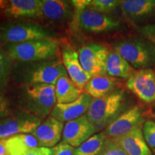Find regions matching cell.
Returning a JSON list of instances; mask_svg holds the SVG:
<instances>
[{
    "label": "cell",
    "mask_w": 155,
    "mask_h": 155,
    "mask_svg": "<svg viewBox=\"0 0 155 155\" xmlns=\"http://www.w3.org/2000/svg\"><path fill=\"white\" fill-rule=\"evenodd\" d=\"M59 50L55 39H42L8 45L7 54L12 60L32 63L57 59Z\"/></svg>",
    "instance_id": "1"
},
{
    "label": "cell",
    "mask_w": 155,
    "mask_h": 155,
    "mask_svg": "<svg viewBox=\"0 0 155 155\" xmlns=\"http://www.w3.org/2000/svg\"><path fill=\"white\" fill-rule=\"evenodd\" d=\"M113 48L134 69H151L155 66V45L143 37L121 40Z\"/></svg>",
    "instance_id": "2"
},
{
    "label": "cell",
    "mask_w": 155,
    "mask_h": 155,
    "mask_svg": "<svg viewBox=\"0 0 155 155\" xmlns=\"http://www.w3.org/2000/svg\"><path fill=\"white\" fill-rule=\"evenodd\" d=\"M125 101V93L121 90L102 98H93L86 116L96 131L106 128L122 114Z\"/></svg>",
    "instance_id": "3"
},
{
    "label": "cell",
    "mask_w": 155,
    "mask_h": 155,
    "mask_svg": "<svg viewBox=\"0 0 155 155\" xmlns=\"http://www.w3.org/2000/svg\"><path fill=\"white\" fill-rule=\"evenodd\" d=\"M22 100L28 112L42 120L51 114L56 105L55 85L28 84Z\"/></svg>",
    "instance_id": "4"
},
{
    "label": "cell",
    "mask_w": 155,
    "mask_h": 155,
    "mask_svg": "<svg viewBox=\"0 0 155 155\" xmlns=\"http://www.w3.org/2000/svg\"><path fill=\"white\" fill-rule=\"evenodd\" d=\"M54 35L40 25L32 23H7L0 26V43L17 44L53 39Z\"/></svg>",
    "instance_id": "5"
},
{
    "label": "cell",
    "mask_w": 155,
    "mask_h": 155,
    "mask_svg": "<svg viewBox=\"0 0 155 155\" xmlns=\"http://www.w3.org/2000/svg\"><path fill=\"white\" fill-rule=\"evenodd\" d=\"M65 75L63 62L55 59L29 64L22 71V78L28 84L55 85L60 78Z\"/></svg>",
    "instance_id": "6"
},
{
    "label": "cell",
    "mask_w": 155,
    "mask_h": 155,
    "mask_svg": "<svg viewBox=\"0 0 155 155\" xmlns=\"http://www.w3.org/2000/svg\"><path fill=\"white\" fill-rule=\"evenodd\" d=\"M73 21L74 26L89 33H104L121 28L118 20L88 7L81 12L74 11Z\"/></svg>",
    "instance_id": "7"
},
{
    "label": "cell",
    "mask_w": 155,
    "mask_h": 155,
    "mask_svg": "<svg viewBox=\"0 0 155 155\" xmlns=\"http://www.w3.org/2000/svg\"><path fill=\"white\" fill-rule=\"evenodd\" d=\"M108 53L107 48L101 45L88 42L79 49V61L83 68L92 77L106 75Z\"/></svg>",
    "instance_id": "8"
},
{
    "label": "cell",
    "mask_w": 155,
    "mask_h": 155,
    "mask_svg": "<svg viewBox=\"0 0 155 155\" xmlns=\"http://www.w3.org/2000/svg\"><path fill=\"white\" fill-rule=\"evenodd\" d=\"M41 122V119L28 111L9 114L0 119V139H7L20 134H32Z\"/></svg>",
    "instance_id": "9"
},
{
    "label": "cell",
    "mask_w": 155,
    "mask_h": 155,
    "mask_svg": "<svg viewBox=\"0 0 155 155\" xmlns=\"http://www.w3.org/2000/svg\"><path fill=\"white\" fill-rule=\"evenodd\" d=\"M144 121L142 111L138 106H135L120 114L105 128L103 133L106 138L116 139L143 126Z\"/></svg>",
    "instance_id": "10"
},
{
    "label": "cell",
    "mask_w": 155,
    "mask_h": 155,
    "mask_svg": "<svg viewBox=\"0 0 155 155\" xmlns=\"http://www.w3.org/2000/svg\"><path fill=\"white\" fill-rule=\"evenodd\" d=\"M127 88L147 104L155 101V71L142 69L134 71L127 79Z\"/></svg>",
    "instance_id": "11"
},
{
    "label": "cell",
    "mask_w": 155,
    "mask_h": 155,
    "mask_svg": "<svg viewBox=\"0 0 155 155\" xmlns=\"http://www.w3.org/2000/svg\"><path fill=\"white\" fill-rule=\"evenodd\" d=\"M120 7L124 15L134 25L143 26L155 20V0H124Z\"/></svg>",
    "instance_id": "12"
},
{
    "label": "cell",
    "mask_w": 155,
    "mask_h": 155,
    "mask_svg": "<svg viewBox=\"0 0 155 155\" xmlns=\"http://www.w3.org/2000/svg\"><path fill=\"white\" fill-rule=\"evenodd\" d=\"M96 132V128L89 121L86 114L64 125L62 142L77 148Z\"/></svg>",
    "instance_id": "13"
},
{
    "label": "cell",
    "mask_w": 155,
    "mask_h": 155,
    "mask_svg": "<svg viewBox=\"0 0 155 155\" xmlns=\"http://www.w3.org/2000/svg\"><path fill=\"white\" fill-rule=\"evenodd\" d=\"M93 98L87 93H83L78 99L68 104H56L50 116L61 122L76 119L87 113Z\"/></svg>",
    "instance_id": "14"
},
{
    "label": "cell",
    "mask_w": 155,
    "mask_h": 155,
    "mask_svg": "<svg viewBox=\"0 0 155 155\" xmlns=\"http://www.w3.org/2000/svg\"><path fill=\"white\" fill-rule=\"evenodd\" d=\"M62 62L68 76L79 88H84L92 76L83 68L79 61L78 53L71 46H65L62 50Z\"/></svg>",
    "instance_id": "15"
},
{
    "label": "cell",
    "mask_w": 155,
    "mask_h": 155,
    "mask_svg": "<svg viewBox=\"0 0 155 155\" xmlns=\"http://www.w3.org/2000/svg\"><path fill=\"white\" fill-rule=\"evenodd\" d=\"M64 124L52 116L41 122L32 134L38 141L41 147L52 148L58 144L62 138Z\"/></svg>",
    "instance_id": "16"
},
{
    "label": "cell",
    "mask_w": 155,
    "mask_h": 155,
    "mask_svg": "<svg viewBox=\"0 0 155 155\" xmlns=\"http://www.w3.org/2000/svg\"><path fill=\"white\" fill-rule=\"evenodd\" d=\"M142 127L143 126L136 128L126 135L113 139L129 155H153L144 139Z\"/></svg>",
    "instance_id": "17"
},
{
    "label": "cell",
    "mask_w": 155,
    "mask_h": 155,
    "mask_svg": "<svg viewBox=\"0 0 155 155\" xmlns=\"http://www.w3.org/2000/svg\"><path fill=\"white\" fill-rule=\"evenodd\" d=\"M42 15L55 22L68 21L74 16V9L71 1L42 0Z\"/></svg>",
    "instance_id": "18"
},
{
    "label": "cell",
    "mask_w": 155,
    "mask_h": 155,
    "mask_svg": "<svg viewBox=\"0 0 155 155\" xmlns=\"http://www.w3.org/2000/svg\"><path fill=\"white\" fill-rule=\"evenodd\" d=\"M5 15L13 18H32L42 17L40 0H11Z\"/></svg>",
    "instance_id": "19"
},
{
    "label": "cell",
    "mask_w": 155,
    "mask_h": 155,
    "mask_svg": "<svg viewBox=\"0 0 155 155\" xmlns=\"http://www.w3.org/2000/svg\"><path fill=\"white\" fill-rule=\"evenodd\" d=\"M118 83L116 79L108 75H96L88 81L83 89L93 98H100L117 91Z\"/></svg>",
    "instance_id": "20"
},
{
    "label": "cell",
    "mask_w": 155,
    "mask_h": 155,
    "mask_svg": "<svg viewBox=\"0 0 155 155\" xmlns=\"http://www.w3.org/2000/svg\"><path fill=\"white\" fill-rule=\"evenodd\" d=\"M6 147L9 155H26L40 145L32 134H20L6 139Z\"/></svg>",
    "instance_id": "21"
},
{
    "label": "cell",
    "mask_w": 155,
    "mask_h": 155,
    "mask_svg": "<svg viewBox=\"0 0 155 155\" xmlns=\"http://www.w3.org/2000/svg\"><path fill=\"white\" fill-rule=\"evenodd\" d=\"M79 88L68 76H62L55 85V94L57 104H68L78 99L83 94Z\"/></svg>",
    "instance_id": "22"
},
{
    "label": "cell",
    "mask_w": 155,
    "mask_h": 155,
    "mask_svg": "<svg viewBox=\"0 0 155 155\" xmlns=\"http://www.w3.org/2000/svg\"><path fill=\"white\" fill-rule=\"evenodd\" d=\"M134 72L131 65L115 51L109 52L106 61V73L111 77L129 79Z\"/></svg>",
    "instance_id": "23"
},
{
    "label": "cell",
    "mask_w": 155,
    "mask_h": 155,
    "mask_svg": "<svg viewBox=\"0 0 155 155\" xmlns=\"http://www.w3.org/2000/svg\"><path fill=\"white\" fill-rule=\"evenodd\" d=\"M106 139L103 131L94 134L77 147L75 155H102Z\"/></svg>",
    "instance_id": "24"
},
{
    "label": "cell",
    "mask_w": 155,
    "mask_h": 155,
    "mask_svg": "<svg viewBox=\"0 0 155 155\" xmlns=\"http://www.w3.org/2000/svg\"><path fill=\"white\" fill-rule=\"evenodd\" d=\"M121 1L118 0H92L88 8L98 12L106 14L115 10L120 6Z\"/></svg>",
    "instance_id": "25"
},
{
    "label": "cell",
    "mask_w": 155,
    "mask_h": 155,
    "mask_svg": "<svg viewBox=\"0 0 155 155\" xmlns=\"http://www.w3.org/2000/svg\"><path fill=\"white\" fill-rule=\"evenodd\" d=\"M11 58L0 50V88L5 86L11 68Z\"/></svg>",
    "instance_id": "26"
},
{
    "label": "cell",
    "mask_w": 155,
    "mask_h": 155,
    "mask_svg": "<svg viewBox=\"0 0 155 155\" xmlns=\"http://www.w3.org/2000/svg\"><path fill=\"white\" fill-rule=\"evenodd\" d=\"M102 155H129L113 139L106 138Z\"/></svg>",
    "instance_id": "27"
},
{
    "label": "cell",
    "mask_w": 155,
    "mask_h": 155,
    "mask_svg": "<svg viewBox=\"0 0 155 155\" xmlns=\"http://www.w3.org/2000/svg\"><path fill=\"white\" fill-rule=\"evenodd\" d=\"M142 131L147 144L155 148V121L152 120L145 121L143 124Z\"/></svg>",
    "instance_id": "28"
},
{
    "label": "cell",
    "mask_w": 155,
    "mask_h": 155,
    "mask_svg": "<svg viewBox=\"0 0 155 155\" xmlns=\"http://www.w3.org/2000/svg\"><path fill=\"white\" fill-rule=\"evenodd\" d=\"M137 32L155 45V23L137 27Z\"/></svg>",
    "instance_id": "29"
},
{
    "label": "cell",
    "mask_w": 155,
    "mask_h": 155,
    "mask_svg": "<svg viewBox=\"0 0 155 155\" xmlns=\"http://www.w3.org/2000/svg\"><path fill=\"white\" fill-rule=\"evenodd\" d=\"M51 150L52 155H75L76 148L61 141L52 147Z\"/></svg>",
    "instance_id": "30"
},
{
    "label": "cell",
    "mask_w": 155,
    "mask_h": 155,
    "mask_svg": "<svg viewBox=\"0 0 155 155\" xmlns=\"http://www.w3.org/2000/svg\"><path fill=\"white\" fill-rule=\"evenodd\" d=\"M9 112V104L7 97L0 92V119L8 116Z\"/></svg>",
    "instance_id": "31"
},
{
    "label": "cell",
    "mask_w": 155,
    "mask_h": 155,
    "mask_svg": "<svg viewBox=\"0 0 155 155\" xmlns=\"http://www.w3.org/2000/svg\"><path fill=\"white\" fill-rule=\"evenodd\" d=\"M91 0H73L71 1L73 9L75 12H81L84 9L88 8Z\"/></svg>",
    "instance_id": "32"
},
{
    "label": "cell",
    "mask_w": 155,
    "mask_h": 155,
    "mask_svg": "<svg viewBox=\"0 0 155 155\" xmlns=\"http://www.w3.org/2000/svg\"><path fill=\"white\" fill-rule=\"evenodd\" d=\"M26 155H52L51 148L39 147L31 150Z\"/></svg>",
    "instance_id": "33"
},
{
    "label": "cell",
    "mask_w": 155,
    "mask_h": 155,
    "mask_svg": "<svg viewBox=\"0 0 155 155\" xmlns=\"http://www.w3.org/2000/svg\"><path fill=\"white\" fill-rule=\"evenodd\" d=\"M0 155H9L6 147V139H0Z\"/></svg>",
    "instance_id": "34"
},
{
    "label": "cell",
    "mask_w": 155,
    "mask_h": 155,
    "mask_svg": "<svg viewBox=\"0 0 155 155\" xmlns=\"http://www.w3.org/2000/svg\"><path fill=\"white\" fill-rule=\"evenodd\" d=\"M9 1L5 0H0V9H5L7 8Z\"/></svg>",
    "instance_id": "35"
},
{
    "label": "cell",
    "mask_w": 155,
    "mask_h": 155,
    "mask_svg": "<svg viewBox=\"0 0 155 155\" xmlns=\"http://www.w3.org/2000/svg\"><path fill=\"white\" fill-rule=\"evenodd\" d=\"M154 119H155V115H154Z\"/></svg>",
    "instance_id": "36"
}]
</instances>
